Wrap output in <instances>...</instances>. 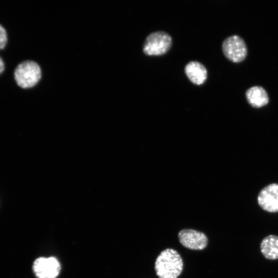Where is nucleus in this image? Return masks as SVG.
Returning <instances> with one entry per match:
<instances>
[{
  "instance_id": "1",
  "label": "nucleus",
  "mask_w": 278,
  "mask_h": 278,
  "mask_svg": "<svg viewBox=\"0 0 278 278\" xmlns=\"http://www.w3.org/2000/svg\"><path fill=\"white\" fill-rule=\"evenodd\" d=\"M183 261L175 249L167 248L158 256L154 269L159 278H178L183 270Z\"/></svg>"
},
{
  "instance_id": "2",
  "label": "nucleus",
  "mask_w": 278,
  "mask_h": 278,
  "mask_svg": "<svg viewBox=\"0 0 278 278\" xmlns=\"http://www.w3.org/2000/svg\"><path fill=\"white\" fill-rule=\"evenodd\" d=\"M41 77L39 65L31 60L19 63L14 71V78L17 85L25 89L34 86Z\"/></svg>"
},
{
  "instance_id": "3",
  "label": "nucleus",
  "mask_w": 278,
  "mask_h": 278,
  "mask_svg": "<svg viewBox=\"0 0 278 278\" xmlns=\"http://www.w3.org/2000/svg\"><path fill=\"white\" fill-rule=\"evenodd\" d=\"M171 45V37L165 31H157L146 38L143 51L147 56H161L167 53Z\"/></svg>"
},
{
  "instance_id": "4",
  "label": "nucleus",
  "mask_w": 278,
  "mask_h": 278,
  "mask_svg": "<svg viewBox=\"0 0 278 278\" xmlns=\"http://www.w3.org/2000/svg\"><path fill=\"white\" fill-rule=\"evenodd\" d=\"M222 50L225 57L231 62L242 61L247 55L245 42L240 36L234 34L227 37L222 43Z\"/></svg>"
},
{
  "instance_id": "5",
  "label": "nucleus",
  "mask_w": 278,
  "mask_h": 278,
  "mask_svg": "<svg viewBox=\"0 0 278 278\" xmlns=\"http://www.w3.org/2000/svg\"><path fill=\"white\" fill-rule=\"evenodd\" d=\"M178 238L184 247L193 250H202L208 244V238L202 232L190 229H184L178 233Z\"/></svg>"
},
{
  "instance_id": "6",
  "label": "nucleus",
  "mask_w": 278,
  "mask_h": 278,
  "mask_svg": "<svg viewBox=\"0 0 278 278\" xmlns=\"http://www.w3.org/2000/svg\"><path fill=\"white\" fill-rule=\"evenodd\" d=\"M32 270L38 278H56L60 271V265L54 257H40L33 263Z\"/></svg>"
},
{
  "instance_id": "7",
  "label": "nucleus",
  "mask_w": 278,
  "mask_h": 278,
  "mask_svg": "<svg viewBox=\"0 0 278 278\" xmlns=\"http://www.w3.org/2000/svg\"><path fill=\"white\" fill-rule=\"evenodd\" d=\"M257 202L267 212H278V183H273L263 188L258 195Z\"/></svg>"
},
{
  "instance_id": "8",
  "label": "nucleus",
  "mask_w": 278,
  "mask_h": 278,
  "mask_svg": "<svg viewBox=\"0 0 278 278\" xmlns=\"http://www.w3.org/2000/svg\"><path fill=\"white\" fill-rule=\"evenodd\" d=\"M184 72L188 79L196 85H201L207 79V70L200 62L197 61L189 62L185 66Z\"/></svg>"
},
{
  "instance_id": "9",
  "label": "nucleus",
  "mask_w": 278,
  "mask_h": 278,
  "mask_svg": "<svg viewBox=\"0 0 278 278\" xmlns=\"http://www.w3.org/2000/svg\"><path fill=\"white\" fill-rule=\"evenodd\" d=\"M246 97L248 103L254 108L263 107L269 101L266 91L260 86H254L248 89Z\"/></svg>"
},
{
  "instance_id": "10",
  "label": "nucleus",
  "mask_w": 278,
  "mask_h": 278,
  "mask_svg": "<svg viewBox=\"0 0 278 278\" xmlns=\"http://www.w3.org/2000/svg\"><path fill=\"white\" fill-rule=\"evenodd\" d=\"M260 251L267 259L278 258V236L270 235L265 237L260 244Z\"/></svg>"
},
{
  "instance_id": "11",
  "label": "nucleus",
  "mask_w": 278,
  "mask_h": 278,
  "mask_svg": "<svg viewBox=\"0 0 278 278\" xmlns=\"http://www.w3.org/2000/svg\"><path fill=\"white\" fill-rule=\"evenodd\" d=\"M8 41L7 33L5 28L0 24V50L4 49Z\"/></svg>"
},
{
  "instance_id": "12",
  "label": "nucleus",
  "mask_w": 278,
  "mask_h": 278,
  "mask_svg": "<svg viewBox=\"0 0 278 278\" xmlns=\"http://www.w3.org/2000/svg\"><path fill=\"white\" fill-rule=\"evenodd\" d=\"M5 68V63L1 57H0V74H1L4 71Z\"/></svg>"
}]
</instances>
